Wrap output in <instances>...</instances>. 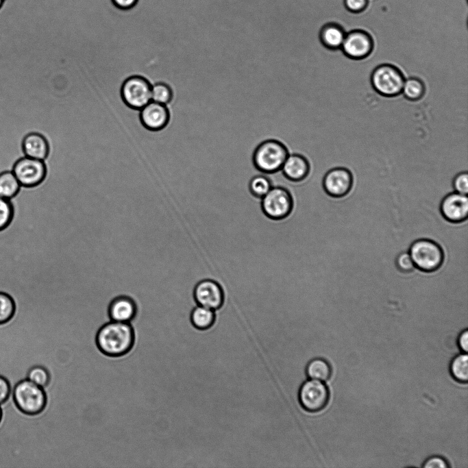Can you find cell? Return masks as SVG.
I'll list each match as a JSON object with an SVG mask.
<instances>
[{
    "instance_id": "6da1fadb",
    "label": "cell",
    "mask_w": 468,
    "mask_h": 468,
    "mask_svg": "<svg viewBox=\"0 0 468 468\" xmlns=\"http://www.w3.org/2000/svg\"><path fill=\"white\" fill-rule=\"evenodd\" d=\"M134 339V331L129 323L111 321L100 328L96 342L103 354L119 356L130 350Z\"/></svg>"
},
{
    "instance_id": "7a4b0ae2",
    "label": "cell",
    "mask_w": 468,
    "mask_h": 468,
    "mask_svg": "<svg viewBox=\"0 0 468 468\" xmlns=\"http://www.w3.org/2000/svg\"><path fill=\"white\" fill-rule=\"evenodd\" d=\"M288 154L287 148L281 142L273 139L266 140L255 149L253 162L260 171L271 173L281 169Z\"/></svg>"
},
{
    "instance_id": "3957f363",
    "label": "cell",
    "mask_w": 468,
    "mask_h": 468,
    "mask_svg": "<svg viewBox=\"0 0 468 468\" xmlns=\"http://www.w3.org/2000/svg\"><path fill=\"white\" fill-rule=\"evenodd\" d=\"M408 253L415 267L426 273L436 271L443 262L442 248L430 239L422 238L415 241L410 245Z\"/></svg>"
},
{
    "instance_id": "277c9868",
    "label": "cell",
    "mask_w": 468,
    "mask_h": 468,
    "mask_svg": "<svg viewBox=\"0 0 468 468\" xmlns=\"http://www.w3.org/2000/svg\"><path fill=\"white\" fill-rule=\"evenodd\" d=\"M12 396L18 408L29 415L39 413L46 404V394L43 388L27 378L15 385Z\"/></svg>"
},
{
    "instance_id": "5b68a950",
    "label": "cell",
    "mask_w": 468,
    "mask_h": 468,
    "mask_svg": "<svg viewBox=\"0 0 468 468\" xmlns=\"http://www.w3.org/2000/svg\"><path fill=\"white\" fill-rule=\"evenodd\" d=\"M405 79L401 70L391 64L375 67L371 75V84L376 93L386 97L402 93Z\"/></svg>"
},
{
    "instance_id": "8992f818",
    "label": "cell",
    "mask_w": 468,
    "mask_h": 468,
    "mask_svg": "<svg viewBox=\"0 0 468 468\" xmlns=\"http://www.w3.org/2000/svg\"><path fill=\"white\" fill-rule=\"evenodd\" d=\"M330 392L323 381L309 379L299 387L298 399L301 407L310 412L323 410L329 401Z\"/></svg>"
},
{
    "instance_id": "52a82bcc",
    "label": "cell",
    "mask_w": 468,
    "mask_h": 468,
    "mask_svg": "<svg viewBox=\"0 0 468 468\" xmlns=\"http://www.w3.org/2000/svg\"><path fill=\"white\" fill-rule=\"evenodd\" d=\"M151 86L147 79L134 75L125 80L121 93L125 104L132 108L140 110L151 101Z\"/></svg>"
},
{
    "instance_id": "ba28073f",
    "label": "cell",
    "mask_w": 468,
    "mask_h": 468,
    "mask_svg": "<svg viewBox=\"0 0 468 468\" xmlns=\"http://www.w3.org/2000/svg\"><path fill=\"white\" fill-rule=\"evenodd\" d=\"M293 206L290 193L282 186H272L261 198L264 213L271 219H282L289 214Z\"/></svg>"
},
{
    "instance_id": "9c48e42d",
    "label": "cell",
    "mask_w": 468,
    "mask_h": 468,
    "mask_svg": "<svg viewBox=\"0 0 468 468\" xmlns=\"http://www.w3.org/2000/svg\"><path fill=\"white\" fill-rule=\"evenodd\" d=\"M12 172L21 185L32 186L43 180L47 173V165L44 160L25 156L16 161Z\"/></svg>"
},
{
    "instance_id": "30bf717a",
    "label": "cell",
    "mask_w": 468,
    "mask_h": 468,
    "mask_svg": "<svg viewBox=\"0 0 468 468\" xmlns=\"http://www.w3.org/2000/svg\"><path fill=\"white\" fill-rule=\"evenodd\" d=\"M341 48L347 58L355 60H362L371 53L373 40L367 32L355 29L345 34Z\"/></svg>"
},
{
    "instance_id": "8fae6325",
    "label": "cell",
    "mask_w": 468,
    "mask_h": 468,
    "mask_svg": "<svg viewBox=\"0 0 468 468\" xmlns=\"http://www.w3.org/2000/svg\"><path fill=\"white\" fill-rule=\"evenodd\" d=\"M353 185V176L349 170L344 167L332 168L323 175L322 187L327 195L339 198L346 195Z\"/></svg>"
},
{
    "instance_id": "7c38bea8",
    "label": "cell",
    "mask_w": 468,
    "mask_h": 468,
    "mask_svg": "<svg viewBox=\"0 0 468 468\" xmlns=\"http://www.w3.org/2000/svg\"><path fill=\"white\" fill-rule=\"evenodd\" d=\"M440 211L447 221L458 223L465 221L468 217V197L466 195L452 193L441 201Z\"/></svg>"
},
{
    "instance_id": "4fadbf2b",
    "label": "cell",
    "mask_w": 468,
    "mask_h": 468,
    "mask_svg": "<svg viewBox=\"0 0 468 468\" xmlns=\"http://www.w3.org/2000/svg\"><path fill=\"white\" fill-rule=\"evenodd\" d=\"M194 297L197 304L212 310L218 309L223 300V291L220 285L211 279L199 281L194 288Z\"/></svg>"
},
{
    "instance_id": "5bb4252c",
    "label": "cell",
    "mask_w": 468,
    "mask_h": 468,
    "mask_svg": "<svg viewBox=\"0 0 468 468\" xmlns=\"http://www.w3.org/2000/svg\"><path fill=\"white\" fill-rule=\"evenodd\" d=\"M140 119L147 129L160 130L169 123L170 111L166 105L151 101L140 109Z\"/></svg>"
},
{
    "instance_id": "9a60e30c",
    "label": "cell",
    "mask_w": 468,
    "mask_h": 468,
    "mask_svg": "<svg viewBox=\"0 0 468 468\" xmlns=\"http://www.w3.org/2000/svg\"><path fill=\"white\" fill-rule=\"evenodd\" d=\"M280 170L288 180L299 181L308 175L310 171V164L302 155L289 153Z\"/></svg>"
},
{
    "instance_id": "2e32d148",
    "label": "cell",
    "mask_w": 468,
    "mask_h": 468,
    "mask_svg": "<svg viewBox=\"0 0 468 468\" xmlns=\"http://www.w3.org/2000/svg\"><path fill=\"white\" fill-rule=\"evenodd\" d=\"M22 149L25 156L44 160L49 154V146L47 140L42 134L32 132L23 138Z\"/></svg>"
},
{
    "instance_id": "e0dca14e",
    "label": "cell",
    "mask_w": 468,
    "mask_h": 468,
    "mask_svg": "<svg viewBox=\"0 0 468 468\" xmlns=\"http://www.w3.org/2000/svg\"><path fill=\"white\" fill-rule=\"evenodd\" d=\"M136 306L127 296L114 298L109 305L108 314L111 321L129 323L134 317Z\"/></svg>"
},
{
    "instance_id": "ac0fdd59",
    "label": "cell",
    "mask_w": 468,
    "mask_h": 468,
    "mask_svg": "<svg viewBox=\"0 0 468 468\" xmlns=\"http://www.w3.org/2000/svg\"><path fill=\"white\" fill-rule=\"evenodd\" d=\"M343 28L335 23H326L319 31V40L328 50L335 51L340 49L345 36Z\"/></svg>"
},
{
    "instance_id": "d6986e66",
    "label": "cell",
    "mask_w": 468,
    "mask_h": 468,
    "mask_svg": "<svg viewBox=\"0 0 468 468\" xmlns=\"http://www.w3.org/2000/svg\"><path fill=\"white\" fill-rule=\"evenodd\" d=\"M190 319L194 328L199 330H208L214 325L215 321L214 310L197 305L190 312Z\"/></svg>"
},
{
    "instance_id": "ffe728a7",
    "label": "cell",
    "mask_w": 468,
    "mask_h": 468,
    "mask_svg": "<svg viewBox=\"0 0 468 468\" xmlns=\"http://www.w3.org/2000/svg\"><path fill=\"white\" fill-rule=\"evenodd\" d=\"M306 373L310 379L326 381L332 375V368L329 362L322 358L310 360L306 367Z\"/></svg>"
},
{
    "instance_id": "44dd1931",
    "label": "cell",
    "mask_w": 468,
    "mask_h": 468,
    "mask_svg": "<svg viewBox=\"0 0 468 468\" xmlns=\"http://www.w3.org/2000/svg\"><path fill=\"white\" fill-rule=\"evenodd\" d=\"M426 92L423 82L419 77H410L404 81L402 93L406 99L418 101L421 99Z\"/></svg>"
},
{
    "instance_id": "7402d4cb",
    "label": "cell",
    "mask_w": 468,
    "mask_h": 468,
    "mask_svg": "<svg viewBox=\"0 0 468 468\" xmlns=\"http://www.w3.org/2000/svg\"><path fill=\"white\" fill-rule=\"evenodd\" d=\"M20 186L12 171L0 173V197L9 199L18 192Z\"/></svg>"
},
{
    "instance_id": "603a6c76",
    "label": "cell",
    "mask_w": 468,
    "mask_h": 468,
    "mask_svg": "<svg viewBox=\"0 0 468 468\" xmlns=\"http://www.w3.org/2000/svg\"><path fill=\"white\" fill-rule=\"evenodd\" d=\"M450 373L453 378L461 383L468 380V356L467 353L455 356L450 364Z\"/></svg>"
},
{
    "instance_id": "cb8c5ba5",
    "label": "cell",
    "mask_w": 468,
    "mask_h": 468,
    "mask_svg": "<svg viewBox=\"0 0 468 468\" xmlns=\"http://www.w3.org/2000/svg\"><path fill=\"white\" fill-rule=\"evenodd\" d=\"M271 188V180L264 173L254 176L249 184L251 193L260 198L264 196Z\"/></svg>"
},
{
    "instance_id": "d4e9b609",
    "label": "cell",
    "mask_w": 468,
    "mask_h": 468,
    "mask_svg": "<svg viewBox=\"0 0 468 468\" xmlns=\"http://www.w3.org/2000/svg\"><path fill=\"white\" fill-rule=\"evenodd\" d=\"M173 96V90L167 83L158 82L151 86V101L167 105L171 102Z\"/></svg>"
},
{
    "instance_id": "484cf974",
    "label": "cell",
    "mask_w": 468,
    "mask_h": 468,
    "mask_svg": "<svg viewBox=\"0 0 468 468\" xmlns=\"http://www.w3.org/2000/svg\"><path fill=\"white\" fill-rule=\"evenodd\" d=\"M27 379L42 388L46 386L50 380V375L47 370L42 366L32 367L27 375Z\"/></svg>"
},
{
    "instance_id": "4316f807",
    "label": "cell",
    "mask_w": 468,
    "mask_h": 468,
    "mask_svg": "<svg viewBox=\"0 0 468 468\" xmlns=\"http://www.w3.org/2000/svg\"><path fill=\"white\" fill-rule=\"evenodd\" d=\"M14 310V305L11 297L3 293H0V323L9 320Z\"/></svg>"
},
{
    "instance_id": "83f0119b",
    "label": "cell",
    "mask_w": 468,
    "mask_h": 468,
    "mask_svg": "<svg viewBox=\"0 0 468 468\" xmlns=\"http://www.w3.org/2000/svg\"><path fill=\"white\" fill-rule=\"evenodd\" d=\"M12 215V209L9 199L0 197V229L8 224Z\"/></svg>"
},
{
    "instance_id": "f1b7e54d",
    "label": "cell",
    "mask_w": 468,
    "mask_h": 468,
    "mask_svg": "<svg viewBox=\"0 0 468 468\" xmlns=\"http://www.w3.org/2000/svg\"><path fill=\"white\" fill-rule=\"evenodd\" d=\"M395 264L397 269L404 273L411 272L415 268L412 260L408 252L400 253L396 258Z\"/></svg>"
},
{
    "instance_id": "f546056e",
    "label": "cell",
    "mask_w": 468,
    "mask_h": 468,
    "mask_svg": "<svg viewBox=\"0 0 468 468\" xmlns=\"http://www.w3.org/2000/svg\"><path fill=\"white\" fill-rule=\"evenodd\" d=\"M453 187L456 193L467 195L468 193V173L461 172L456 175L453 180Z\"/></svg>"
},
{
    "instance_id": "4dcf8cb0",
    "label": "cell",
    "mask_w": 468,
    "mask_h": 468,
    "mask_svg": "<svg viewBox=\"0 0 468 468\" xmlns=\"http://www.w3.org/2000/svg\"><path fill=\"white\" fill-rule=\"evenodd\" d=\"M422 467L424 468H447L449 464L444 458L433 456L426 459Z\"/></svg>"
},
{
    "instance_id": "1f68e13d",
    "label": "cell",
    "mask_w": 468,
    "mask_h": 468,
    "mask_svg": "<svg viewBox=\"0 0 468 468\" xmlns=\"http://www.w3.org/2000/svg\"><path fill=\"white\" fill-rule=\"evenodd\" d=\"M345 8L350 12L358 13L364 11L367 6L368 0H344Z\"/></svg>"
},
{
    "instance_id": "d6a6232c",
    "label": "cell",
    "mask_w": 468,
    "mask_h": 468,
    "mask_svg": "<svg viewBox=\"0 0 468 468\" xmlns=\"http://www.w3.org/2000/svg\"><path fill=\"white\" fill-rule=\"evenodd\" d=\"M11 393L8 381L0 375V404L5 402Z\"/></svg>"
},
{
    "instance_id": "836d02e7",
    "label": "cell",
    "mask_w": 468,
    "mask_h": 468,
    "mask_svg": "<svg viewBox=\"0 0 468 468\" xmlns=\"http://www.w3.org/2000/svg\"><path fill=\"white\" fill-rule=\"evenodd\" d=\"M458 345L463 353H467L468 350V331L463 330L458 336Z\"/></svg>"
},
{
    "instance_id": "e575fe53",
    "label": "cell",
    "mask_w": 468,
    "mask_h": 468,
    "mask_svg": "<svg viewBox=\"0 0 468 468\" xmlns=\"http://www.w3.org/2000/svg\"><path fill=\"white\" fill-rule=\"evenodd\" d=\"M113 3L118 8L127 9L133 7L138 0H112Z\"/></svg>"
},
{
    "instance_id": "d590c367",
    "label": "cell",
    "mask_w": 468,
    "mask_h": 468,
    "mask_svg": "<svg viewBox=\"0 0 468 468\" xmlns=\"http://www.w3.org/2000/svg\"><path fill=\"white\" fill-rule=\"evenodd\" d=\"M7 0H0V10L5 5Z\"/></svg>"
},
{
    "instance_id": "8d00e7d4",
    "label": "cell",
    "mask_w": 468,
    "mask_h": 468,
    "mask_svg": "<svg viewBox=\"0 0 468 468\" xmlns=\"http://www.w3.org/2000/svg\"><path fill=\"white\" fill-rule=\"evenodd\" d=\"M1 408H0V419H1Z\"/></svg>"
}]
</instances>
